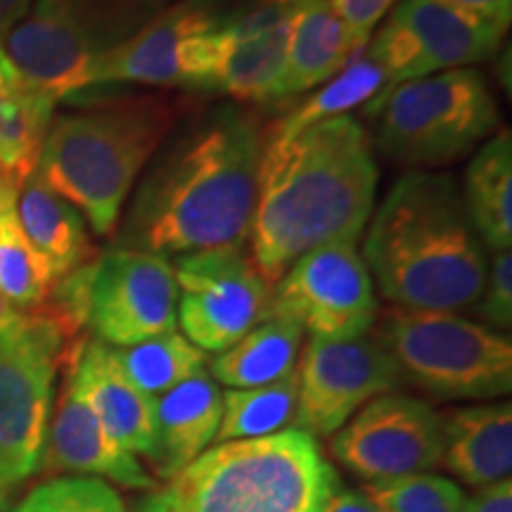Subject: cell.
I'll return each instance as SVG.
<instances>
[{
	"instance_id": "cell-17",
	"label": "cell",
	"mask_w": 512,
	"mask_h": 512,
	"mask_svg": "<svg viewBox=\"0 0 512 512\" xmlns=\"http://www.w3.org/2000/svg\"><path fill=\"white\" fill-rule=\"evenodd\" d=\"M62 368L64 382L55 411L50 413L46 444L41 453L43 470L79 472L81 477L110 479L112 484L126 486V489H155V477L147 475L136 456L121 448L105 432L72 370L64 363Z\"/></svg>"
},
{
	"instance_id": "cell-2",
	"label": "cell",
	"mask_w": 512,
	"mask_h": 512,
	"mask_svg": "<svg viewBox=\"0 0 512 512\" xmlns=\"http://www.w3.org/2000/svg\"><path fill=\"white\" fill-rule=\"evenodd\" d=\"M380 169L361 121H320L292 136L266 131L249 256L268 285L299 256L337 240L358 242L375 209Z\"/></svg>"
},
{
	"instance_id": "cell-29",
	"label": "cell",
	"mask_w": 512,
	"mask_h": 512,
	"mask_svg": "<svg viewBox=\"0 0 512 512\" xmlns=\"http://www.w3.org/2000/svg\"><path fill=\"white\" fill-rule=\"evenodd\" d=\"M297 370L283 380L249 389H228L223 394L221 425L214 441L256 439L290 430L297 420Z\"/></svg>"
},
{
	"instance_id": "cell-11",
	"label": "cell",
	"mask_w": 512,
	"mask_h": 512,
	"mask_svg": "<svg viewBox=\"0 0 512 512\" xmlns=\"http://www.w3.org/2000/svg\"><path fill=\"white\" fill-rule=\"evenodd\" d=\"M228 17L221 0H181L162 8L136 36L93 64L86 91L117 83L204 91L211 69V34Z\"/></svg>"
},
{
	"instance_id": "cell-27",
	"label": "cell",
	"mask_w": 512,
	"mask_h": 512,
	"mask_svg": "<svg viewBox=\"0 0 512 512\" xmlns=\"http://www.w3.org/2000/svg\"><path fill=\"white\" fill-rule=\"evenodd\" d=\"M19 185L0 174V294L19 311L46 304L55 278L17 219Z\"/></svg>"
},
{
	"instance_id": "cell-28",
	"label": "cell",
	"mask_w": 512,
	"mask_h": 512,
	"mask_svg": "<svg viewBox=\"0 0 512 512\" xmlns=\"http://www.w3.org/2000/svg\"><path fill=\"white\" fill-rule=\"evenodd\" d=\"M387 88V69L366 46L361 53L351 57V62L342 72L316 88L302 105L287 112L278 124L266 128V131L275 133V136H292V133L304 131V128L313 124H320V121L351 114V110H356V107H368Z\"/></svg>"
},
{
	"instance_id": "cell-25",
	"label": "cell",
	"mask_w": 512,
	"mask_h": 512,
	"mask_svg": "<svg viewBox=\"0 0 512 512\" xmlns=\"http://www.w3.org/2000/svg\"><path fill=\"white\" fill-rule=\"evenodd\" d=\"M55 105L22 79L0 48V174L17 185L36 169Z\"/></svg>"
},
{
	"instance_id": "cell-41",
	"label": "cell",
	"mask_w": 512,
	"mask_h": 512,
	"mask_svg": "<svg viewBox=\"0 0 512 512\" xmlns=\"http://www.w3.org/2000/svg\"><path fill=\"white\" fill-rule=\"evenodd\" d=\"M292 3H302V0H292Z\"/></svg>"
},
{
	"instance_id": "cell-5",
	"label": "cell",
	"mask_w": 512,
	"mask_h": 512,
	"mask_svg": "<svg viewBox=\"0 0 512 512\" xmlns=\"http://www.w3.org/2000/svg\"><path fill=\"white\" fill-rule=\"evenodd\" d=\"M337 486L316 439L290 427L209 448L133 512H320Z\"/></svg>"
},
{
	"instance_id": "cell-35",
	"label": "cell",
	"mask_w": 512,
	"mask_h": 512,
	"mask_svg": "<svg viewBox=\"0 0 512 512\" xmlns=\"http://www.w3.org/2000/svg\"><path fill=\"white\" fill-rule=\"evenodd\" d=\"M437 3L451 5V8L472 12V15L489 19L498 27L508 29L512 19V0H437Z\"/></svg>"
},
{
	"instance_id": "cell-18",
	"label": "cell",
	"mask_w": 512,
	"mask_h": 512,
	"mask_svg": "<svg viewBox=\"0 0 512 512\" xmlns=\"http://www.w3.org/2000/svg\"><path fill=\"white\" fill-rule=\"evenodd\" d=\"M64 366L72 370L105 432L128 453L152 456L155 448V399L124 375L112 347L88 339L67 349Z\"/></svg>"
},
{
	"instance_id": "cell-19",
	"label": "cell",
	"mask_w": 512,
	"mask_h": 512,
	"mask_svg": "<svg viewBox=\"0 0 512 512\" xmlns=\"http://www.w3.org/2000/svg\"><path fill=\"white\" fill-rule=\"evenodd\" d=\"M223 394L207 370L155 399V448L147 458L157 479L169 482L207 451L221 425Z\"/></svg>"
},
{
	"instance_id": "cell-22",
	"label": "cell",
	"mask_w": 512,
	"mask_h": 512,
	"mask_svg": "<svg viewBox=\"0 0 512 512\" xmlns=\"http://www.w3.org/2000/svg\"><path fill=\"white\" fill-rule=\"evenodd\" d=\"M366 46L339 19L330 0H302L287 38L283 102L328 83Z\"/></svg>"
},
{
	"instance_id": "cell-40",
	"label": "cell",
	"mask_w": 512,
	"mask_h": 512,
	"mask_svg": "<svg viewBox=\"0 0 512 512\" xmlns=\"http://www.w3.org/2000/svg\"><path fill=\"white\" fill-rule=\"evenodd\" d=\"M12 491H15V489H8V486L0 484V512H8L10 510Z\"/></svg>"
},
{
	"instance_id": "cell-1",
	"label": "cell",
	"mask_w": 512,
	"mask_h": 512,
	"mask_svg": "<svg viewBox=\"0 0 512 512\" xmlns=\"http://www.w3.org/2000/svg\"><path fill=\"white\" fill-rule=\"evenodd\" d=\"M264 136L259 119L238 105H216L176 124L128 197L114 247L169 259L245 245Z\"/></svg>"
},
{
	"instance_id": "cell-34",
	"label": "cell",
	"mask_w": 512,
	"mask_h": 512,
	"mask_svg": "<svg viewBox=\"0 0 512 512\" xmlns=\"http://www.w3.org/2000/svg\"><path fill=\"white\" fill-rule=\"evenodd\" d=\"M330 5L335 8L339 19L347 24L351 34L361 43H368L377 24L394 8L396 0H330Z\"/></svg>"
},
{
	"instance_id": "cell-13",
	"label": "cell",
	"mask_w": 512,
	"mask_h": 512,
	"mask_svg": "<svg viewBox=\"0 0 512 512\" xmlns=\"http://www.w3.org/2000/svg\"><path fill=\"white\" fill-rule=\"evenodd\" d=\"M505 31L437 0H399L382 29L370 36L368 50L384 64L394 88L489 60L501 48Z\"/></svg>"
},
{
	"instance_id": "cell-23",
	"label": "cell",
	"mask_w": 512,
	"mask_h": 512,
	"mask_svg": "<svg viewBox=\"0 0 512 512\" xmlns=\"http://www.w3.org/2000/svg\"><path fill=\"white\" fill-rule=\"evenodd\" d=\"M17 219L55 280L95 259L88 223L79 209L57 195L36 169L19 183Z\"/></svg>"
},
{
	"instance_id": "cell-7",
	"label": "cell",
	"mask_w": 512,
	"mask_h": 512,
	"mask_svg": "<svg viewBox=\"0 0 512 512\" xmlns=\"http://www.w3.org/2000/svg\"><path fill=\"white\" fill-rule=\"evenodd\" d=\"M162 8V0H34L0 48L38 91L55 102L74 100L86 91L93 64Z\"/></svg>"
},
{
	"instance_id": "cell-37",
	"label": "cell",
	"mask_w": 512,
	"mask_h": 512,
	"mask_svg": "<svg viewBox=\"0 0 512 512\" xmlns=\"http://www.w3.org/2000/svg\"><path fill=\"white\" fill-rule=\"evenodd\" d=\"M320 512H380L363 491H335Z\"/></svg>"
},
{
	"instance_id": "cell-21",
	"label": "cell",
	"mask_w": 512,
	"mask_h": 512,
	"mask_svg": "<svg viewBox=\"0 0 512 512\" xmlns=\"http://www.w3.org/2000/svg\"><path fill=\"white\" fill-rule=\"evenodd\" d=\"M292 17L252 38H226L221 27L216 29L211 34V69L204 91L228 95L242 105L283 102Z\"/></svg>"
},
{
	"instance_id": "cell-20",
	"label": "cell",
	"mask_w": 512,
	"mask_h": 512,
	"mask_svg": "<svg viewBox=\"0 0 512 512\" xmlns=\"http://www.w3.org/2000/svg\"><path fill=\"white\" fill-rule=\"evenodd\" d=\"M441 439V465H446L463 484L484 491L510 479V401L477 403L441 415Z\"/></svg>"
},
{
	"instance_id": "cell-33",
	"label": "cell",
	"mask_w": 512,
	"mask_h": 512,
	"mask_svg": "<svg viewBox=\"0 0 512 512\" xmlns=\"http://www.w3.org/2000/svg\"><path fill=\"white\" fill-rule=\"evenodd\" d=\"M484 328L503 332L512 325V254L496 252L489 264L484 290L472 306Z\"/></svg>"
},
{
	"instance_id": "cell-31",
	"label": "cell",
	"mask_w": 512,
	"mask_h": 512,
	"mask_svg": "<svg viewBox=\"0 0 512 512\" xmlns=\"http://www.w3.org/2000/svg\"><path fill=\"white\" fill-rule=\"evenodd\" d=\"M363 494L380 512H465L467 508V498L456 482L430 472L370 482L363 486Z\"/></svg>"
},
{
	"instance_id": "cell-8",
	"label": "cell",
	"mask_w": 512,
	"mask_h": 512,
	"mask_svg": "<svg viewBox=\"0 0 512 512\" xmlns=\"http://www.w3.org/2000/svg\"><path fill=\"white\" fill-rule=\"evenodd\" d=\"M375 339L401 382L446 401H479L510 394L512 342L456 313L392 306L377 316Z\"/></svg>"
},
{
	"instance_id": "cell-26",
	"label": "cell",
	"mask_w": 512,
	"mask_h": 512,
	"mask_svg": "<svg viewBox=\"0 0 512 512\" xmlns=\"http://www.w3.org/2000/svg\"><path fill=\"white\" fill-rule=\"evenodd\" d=\"M304 330L294 320L271 316L211 361V377L230 389L283 380L297 370Z\"/></svg>"
},
{
	"instance_id": "cell-30",
	"label": "cell",
	"mask_w": 512,
	"mask_h": 512,
	"mask_svg": "<svg viewBox=\"0 0 512 512\" xmlns=\"http://www.w3.org/2000/svg\"><path fill=\"white\" fill-rule=\"evenodd\" d=\"M112 351L128 380L152 399L197 375L207 363L204 351L176 330Z\"/></svg>"
},
{
	"instance_id": "cell-32",
	"label": "cell",
	"mask_w": 512,
	"mask_h": 512,
	"mask_svg": "<svg viewBox=\"0 0 512 512\" xmlns=\"http://www.w3.org/2000/svg\"><path fill=\"white\" fill-rule=\"evenodd\" d=\"M10 512H126L119 491L105 479L55 477L34 486Z\"/></svg>"
},
{
	"instance_id": "cell-38",
	"label": "cell",
	"mask_w": 512,
	"mask_h": 512,
	"mask_svg": "<svg viewBox=\"0 0 512 512\" xmlns=\"http://www.w3.org/2000/svg\"><path fill=\"white\" fill-rule=\"evenodd\" d=\"M34 0H0V43L10 34L12 27L27 15Z\"/></svg>"
},
{
	"instance_id": "cell-12",
	"label": "cell",
	"mask_w": 512,
	"mask_h": 512,
	"mask_svg": "<svg viewBox=\"0 0 512 512\" xmlns=\"http://www.w3.org/2000/svg\"><path fill=\"white\" fill-rule=\"evenodd\" d=\"M375 283L358 242L337 240L299 256L271 287L268 318L294 320L311 337H363L377 320Z\"/></svg>"
},
{
	"instance_id": "cell-14",
	"label": "cell",
	"mask_w": 512,
	"mask_h": 512,
	"mask_svg": "<svg viewBox=\"0 0 512 512\" xmlns=\"http://www.w3.org/2000/svg\"><path fill=\"white\" fill-rule=\"evenodd\" d=\"M176 325L178 285L171 259L124 247L95 256L86 328L98 342L131 347L174 332Z\"/></svg>"
},
{
	"instance_id": "cell-3",
	"label": "cell",
	"mask_w": 512,
	"mask_h": 512,
	"mask_svg": "<svg viewBox=\"0 0 512 512\" xmlns=\"http://www.w3.org/2000/svg\"><path fill=\"white\" fill-rule=\"evenodd\" d=\"M361 256L382 297L411 311L472 309L489 273L456 181L434 171H408L389 188Z\"/></svg>"
},
{
	"instance_id": "cell-36",
	"label": "cell",
	"mask_w": 512,
	"mask_h": 512,
	"mask_svg": "<svg viewBox=\"0 0 512 512\" xmlns=\"http://www.w3.org/2000/svg\"><path fill=\"white\" fill-rule=\"evenodd\" d=\"M465 512H512L510 479H505V482H501V484L479 491L472 501H467Z\"/></svg>"
},
{
	"instance_id": "cell-6",
	"label": "cell",
	"mask_w": 512,
	"mask_h": 512,
	"mask_svg": "<svg viewBox=\"0 0 512 512\" xmlns=\"http://www.w3.org/2000/svg\"><path fill=\"white\" fill-rule=\"evenodd\" d=\"M375 145L411 171L441 169L501 131V110L477 69H451L399 83L368 105Z\"/></svg>"
},
{
	"instance_id": "cell-24",
	"label": "cell",
	"mask_w": 512,
	"mask_h": 512,
	"mask_svg": "<svg viewBox=\"0 0 512 512\" xmlns=\"http://www.w3.org/2000/svg\"><path fill=\"white\" fill-rule=\"evenodd\" d=\"M463 204L489 252L512 247V133L508 128L484 140L465 171Z\"/></svg>"
},
{
	"instance_id": "cell-4",
	"label": "cell",
	"mask_w": 512,
	"mask_h": 512,
	"mask_svg": "<svg viewBox=\"0 0 512 512\" xmlns=\"http://www.w3.org/2000/svg\"><path fill=\"white\" fill-rule=\"evenodd\" d=\"M178 121V105L162 95H126L53 114L36 171L95 235L112 238L133 188Z\"/></svg>"
},
{
	"instance_id": "cell-10",
	"label": "cell",
	"mask_w": 512,
	"mask_h": 512,
	"mask_svg": "<svg viewBox=\"0 0 512 512\" xmlns=\"http://www.w3.org/2000/svg\"><path fill=\"white\" fill-rule=\"evenodd\" d=\"M178 323L202 351L221 354L268 318L271 285L256 271L245 245L174 256Z\"/></svg>"
},
{
	"instance_id": "cell-39",
	"label": "cell",
	"mask_w": 512,
	"mask_h": 512,
	"mask_svg": "<svg viewBox=\"0 0 512 512\" xmlns=\"http://www.w3.org/2000/svg\"><path fill=\"white\" fill-rule=\"evenodd\" d=\"M24 313H27V311H19L17 306H12L8 299L0 294V330L8 328V325H12V323H17V320L22 318Z\"/></svg>"
},
{
	"instance_id": "cell-15",
	"label": "cell",
	"mask_w": 512,
	"mask_h": 512,
	"mask_svg": "<svg viewBox=\"0 0 512 512\" xmlns=\"http://www.w3.org/2000/svg\"><path fill=\"white\" fill-rule=\"evenodd\" d=\"M297 430L328 437L347 425L368 401L401 387V375L375 337L306 342L297 370Z\"/></svg>"
},
{
	"instance_id": "cell-9",
	"label": "cell",
	"mask_w": 512,
	"mask_h": 512,
	"mask_svg": "<svg viewBox=\"0 0 512 512\" xmlns=\"http://www.w3.org/2000/svg\"><path fill=\"white\" fill-rule=\"evenodd\" d=\"M67 342L64 330L41 309L0 330V484L8 489L41 467Z\"/></svg>"
},
{
	"instance_id": "cell-16",
	"label": "cell",
	"mask_w": 512,
	"mask_h": 512,
	"mask_svg": "<svg viewBox=\"0 0 512 512\" xmlns=\"http://www.w3.org/2000/svg\"><path fill=\"white\" fill-rule=\"evenodd\" d=\"M441 415L408 394L368 401L332 439V456L366 482L411 477L441 465Z\"/></svg>"
}]
</instances>
